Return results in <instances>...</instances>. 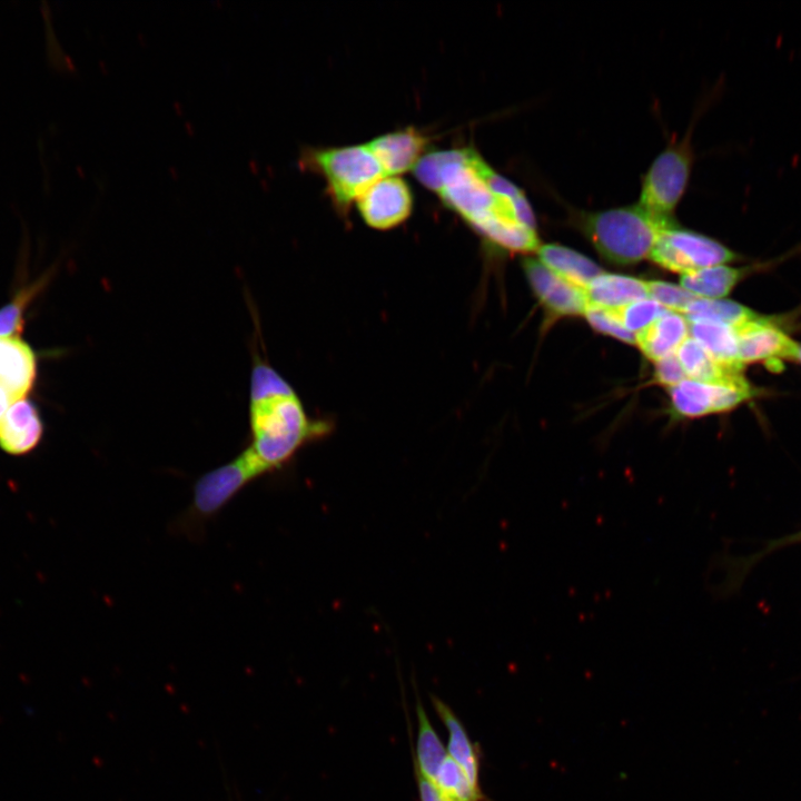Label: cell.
I'll return each mask as SVG.
<instances>
[{"label": "cell", "mask_w": 801, "mask_h": 801, "mask_svg": "<svg viewBox=\"0 0 801 801\" xmlns=\"http://www.w3.org/2000/svg\"><path fill=\"white\" fill-rule=\"evenodd\" d=\"M491 166L471 148L424 155L414 168L417 179L474 230L502 249L536 251V222L525 194L497 192L490 182Z\"/></svg>", "instance_id": "obj_1"}, {"label": "cell", "mask_w": 801, "mask_h": 801, "mask_svg": "<svg viewBox=\"0 0 801 801\" xmlns=\"http://www.w3.org/2000/svg\"><path fill=\"white\" fill-rule=\"evenodd\" d=\"M249 443L244 448L261 473L283 468L307 443L328 432L312 421L290 384L265 359L251 352L249 382Z\"/></svg>", "instance_id": "obj_2"}, {"label": "cell", "mask_w": 801, "mask_h": 801, "mask_svg": "<svg viewBox=\"0 0 801 801\" xmlns=\"http://www.w3.org/2000/svg\"><path fill=\"white\" fill-rule=\"evenodd\" d=\"M573 222L603 259L619 266L649 258L660 233L676 224L655 219L637 204L577 211Z\"/></svg>", "instance_id": "obj_3"}, {"label": "cell", "mask_w": 801, "mask_h": 801, "mask_svg": "<svg viewBox=\"0 0 801 801\" xmlns=\"http://www.w3.org/2000/svg\"><path fill=\"white\" fill-rule=\"evenodd\" d=\"M263 476L243 449L234 459L202 474L194 484L189 506L174 521L171 531L191 541L204 537L205 527L248 484Z\"/></svg>", "instance_id": "obj_4"}, {"label": "cell", "mask_w": 801, "mask_h": 801, "mask_svg": "<svg viewBox=\"0 0 801 801\" xmlns=\"http://www.w3.org/2000/svg\"><path fill=\"white\" fill-rule=\"evenodd\" d=\"M299 162L317 170L326 180L328 194L345 212L372 185L385 175L368 145L303 150Z\"/></svg>", "instance_id": "obj_5"}, {"label": "cell", "mask_w": 801, "mask_h": 801, "mask_svg": "<svg viewBox=\"0 0 801 801\" xmlns=\"http://www.w3.org/2000/svg\"><path fill=\"white\" fill-rule=\"evenodd\" d=\"M690 137L666 146L642 179L637 205L657 220H675L674 211L686 190L693 164Z\"/></svg>", "instance_id": "obj_6"}, {"label": "cell", "mask_w": 801, "mask_h": 801, "mask_svg": "<svg viewBox=\"0 0 801 801\" xmlns=\"http://www.w3.org/2000/svg\"><path fill=\"white\" fill-rule=\"evenodd\" d=\"M649 258L660 267L682 275L725 265L735 260L736 255L718 240L674 224L660 233Z\"/></svg>", "instance_id": "obj_7"}, {"label": "cell", "mask_w": 801, "mask_h": 801, "mask_svg": "<svg viewBox=\"0 0 801 801\" xmlns=\"http://www.w3.org/2000/svg\"><path fill=\"white\" fill-rule=\"evenodd\" d=\"M673 411L694 418L733 409L754 395L748 382L740 384L704 383L685 378L669 388Z\"/></svg>", "instance_id": "obj_8"}, {"label": "cell", "mask_w": 801, "mask_h": 801, "mask_svg": "<svg viewBox=\"0 0 801 801\" xmlns=\"http://www.w3.org/2000/svg\"><path fill=\"white\" fill-rule=\"evenodd\" d=\"M363 220L372 228L387 230L405 221L413 208V195L398 176H384L357 200Z\"/></svg>", "instance_id": "obj_9"}, {"label": "cell", "mask_w": 801, "mask_h": 801, "mask_svg": "<svg viewBox=\"0 0 801 801\" xmlns=\"http://www.w3.org/2000/svg\"><path fill=\"white\" fill-rule=\"evenodd\" d=\"M523 268L544 308L555 316L584 315L589 308L585 290L566 281L538 259L526 257Z\"/></svg>", "instance_id": "obj_10"}, {"label": "cell", "mask_w": 801, "mask_h": 801, "mask_svg": "<svg viewBox=\"0 0 801 801\" xmlns=\"http://www.w3.org/2000/svg\"><path fill=\"white\" fill-rule=\"evenodd\" d=\"M738 337V356L741 364L790 360L795 344L771 320L756 316L734 328Z\"/></svg>", "instance_id": "obj_11"}, {"label": "cell", "mask_w": 801, "mask_h": 801, "mask_svg": "<svg viewBox=\"0 0 801 801\" xmlns=\"http://www.w3.org/2000/svg\"><path fill=\"white\" fill-rule=\"evenodd\" d=\"M428 144V138L414 128L382 135L367 145L386 176L414 169Z\"/></svg>", "instance_id": "obj_12"}, {"label": "cell", "mask_w": 801, "mask_h": 801, "mask_svg": "<svg viewBox=\"0 0 801 801\" xmlns=\"http://www.w3.org/2000/svg\"><path fill=\"white\" fill-rule=\"evenodd\" d=\"M43 425L28 399L13 402L0 419V448L11 455L31 452L40 442Z\"/></svg>", "instance_id": "obj_13"}, {"label": "cell", "mask_w": 801, "mask_h": 801, "mask_svg": "<svg viewBox=\"0 0 801 801\" xmlns=\"http://www.w3.org/2000/svg\"><path fill=\"white\" fill-rule=\"evenodd\" d=\"M36 378V356L18 337L0 338V384L13 400L24 398Z\"/></svg>", "instance_id": "obj_14"}, {"label": "cell", "mask_w": 801, "mask_h": 801, "mask_svg": "<svg viewBox=\"0 0 801 801\" xmlns=\"http://www.w3.org/2000/svg\"><path fill=\"white\" fill-rule=\"evenodd\" d=\"M635 336L641 352L657 362L675 354L690 336L689 322L685 316L668 310Z\"/></svg>", "instance_id": "obj_15"}, {"label": "cell", "mask_w": 801, "mask_h": 801, "mask_svg": "<svg viewBox=\"0 0 801 801\" xmlns=\"http://www.w3.org/2000/svg\"><path fill=\"white\" fill-rule=\"evenodd\" d=\"M589 307L614 309L649 298L647 281L639 278L602 273L585 289Z\"/></svg>", "instance_id": "obj_16"}, {"label": "cell", "mask_w": 801, "mask_h": 801, "mask_svg": "<svg viewBox=\"0 0 801 801\" xmlns=\"http://www.w3.org/2000/svg\"><path fill=\"white\" fill-rule=\"evenodd\" d=\"M686 378L704 383H745L742 369L715 360L694 338L689 336L675 353Z\"/></svg>", "instance_id": "obj_17"}, {"label": "cell", "mask_w": 801, "mask_h": 801, "mask_svg": "<svg viewBox=\"0 0 801 801\" xmlns=\"http://www.w3.org/2000/svg\"><path fill=\"white\" fill-rule=\"evenodd\" d=\"M538 260L553 273L585 290L602 269L586 256L557 244L541 245Z\"/></svg>", "instance_id": "obj_18"}, {"label": "cell", "mask_w": 801, "mask_h": 801, "mask_svg": "<svg viewBox=\"0 0 801 801\" xmlns=\"http://www.w3.org/2000/svg\"><path fill=\"white\" fill-rule=\"evenodd\" d=\"M688 322L690 336L715 360L730 367L743 368L744 365L738 356V337L733 327L710 320Z\"/></svg>", "instance_id": "obj_19"}, {"label": "cell", "mask_w": 801, "mask_h": 801, "mask_svg": "<svg viewBox=\"0 0 801 801\" xmlns=\"http://www.w3.org/2000/svg\"><path fill=\"white\" fill-rule=\"evenodd\" d=\"M432 701L441 720L448 729L447 754L462 768L471 785L476 790H481L478 785L477 754L464 726L444 702L435 696L432 698Z\"/></svg>", "instance_id": "obj_20"}, {"label": "cell", "mask_w": 801, "mask_h": 801, "mask_svg": "<svg viewBox=\"0 0 801 801\" xmlns=\"http://www.w3.org/2000/svg\"><path fill=\"white\" fill-rule=\"evenodd\" d=\"M742 269L726 265L700 268L681 275V287L696 297L723 298L738 284Z\"/></svg>", "instance_id": "obj_21"}, {"label": "cell", "mask_w": 801, "mask_h": 801, "mask_svg": "<svg viewBox=\"0 0 801 801\" xmlns=\"http://www.w3.org/2000/svg\"><path fill=\"white\" fill-rule=\"evenodd\" d=\"M684 316L688 320H710L736 328L759 315L733 300L696 297Z\"/></svg>", "instance_id": "obj_22"}, {"label": "cell", "mask_w": 801, "mask_h": 801, "mask_svg": "<svg viewBox=\"0 0 801 801\" xmlns=\"http://www.w3.org/2000/svg\"><path fill=\"white\" fill-rule=\"evenodd\" d=\"M416 712L418 720L417 772L434 781L439 767L448 755L447 750L431 724L421 702L416 704Z\"/></svg>", "instance_id": "obj_23"}, {"label": "cell", "mask_w": 801, "mask_h": 801, "mask_svg": "<svg viewBox=\"0 0 801 801\" xmlns=\"http://www.w3.org/2000/svg\"><path fill=\"white\" fill-rule=\"evenodd\" d=\"M434 784L448 801H481V790L474 789L462 768L447 755L439 767Z\"/></svg>", "instance_id": "obj_24"}, {"label": "cell", "mask_w": 801, "mask_h": 801, "mask_svg": "<svg viewBox=\"0 0 801 801\" xmlns=\"http://www.w3.org/2000/svg\"><path fill=\"white\" fill-rule=\"evenodd\" d=\"M606 310H609L622 327L634 335L650 326L668 312V309L651 298L636 300L625 306Z\"/></svg>", "instance_id": "obj_25"}, {"label": "cell", "mask_w": 801, "mask_h": 801, "mask_svg": "<svg viewBox=\"0 0 801 801\" xmlns=\"http://www.w3.org/2000/svg\"><path fill=\"white\" fill-rule=\"evenodd\" d=\"M40 285L22 289L9 304L0 309V338L16 337L23 324V313Z\"/></svg>", "instance_id": "obj_26"}, {"label": "cell", "mask_w": 801, "mask_h": 801, "mask_svg": "<svg viewBox=\"0 0 801 801\" xmlns=\"http://www.w3.org/2000/svg\"><path fill=\"white\" fill-rule=\"evenodd\" d=\"M649 298L670 312L685 313L688 306L696 298L681 286L661 280H646Z\"/></svg>", "instance_id": "obj_27"}, {"label": "cell", "mask_w": 801, "mask_h": 801, "mask_svg": "<svg viewBox=\"0 0 801 801\" xmlns=\"http://www.w3.org/2000/svg\"><path fill=\"white\" fill-rule=\"evenodd\" d=\"M589 324L599 333L609 335L621 342L636 345V336L624 327L609 313L597 307H589L584 314Z\"/></svg>", "instance_id": "obj_28"}, {"label": "cell", "mask_w": 801, "mask_h": 801, "mask_svg": "<svg viewBox=\"0 0 801 801\" xmlns=\"http://www.w3.org/2000/svg\"><path fill=\"white\" fill-rule=\"evenodd\" d=\"M654 378L656 383L675 386L686 378L685 373L675 354L655 362Z\"/></svg>", "instance_id": "obj_29"}, {"label": "cell", "mask_w": 801, "mask_h": 801, "mask_svg": "<svg viewBox=\"0 0 801 801\" xmlns=\"http://www.w3.org/2000/svg\"><path fill=\"white\" fill-rule=\"evenodd\" d=\"M795 543H801V531L798 533H794L792 535H788L778 540H774L765 545V547L760 551V553L752 556L751 561L745 562V565L748 563H754L756 560L762 558L770 552H774L779 548L785 547L787 545H792Z\"/></svg>", "instance_id": "obj_30"}, {"label": "cell", "mask_w": 801, "mask_h": 801, "mask_svg": "<svg viewBox=\"0 0 801 801\" xmlns=\"http://www.w3.org/2000/svg\"><path fill=\"white\" fill-rule=\"evenodd\" d=\"M421 801H448L433 781L417 772Z\"/></svg>", "instance_id": "obj_31"}, {"label": "cell", "mask_w": 801, "mask_h": 801, "mask_svg": "<svg viewBox=\"0 0 801 801\" xmlns=\"http://www.w3.org/2000/svg\"><path fill=\"white\" fill-rule=\"evenodd\" d=\"M13 402L10 393L0 384V419Z\"/></svg>", "instance_id": "obj_32"}, {"label": "cell", "mask_w": 801, "mask_h": 801, "mask_svg": "<svg viewBox=\"0 0 801 801\" xmlns=\"http://www.w3.org/2000/svg\"><path fill=\"white\" fill-rule=\"evenodd\" d=\"M790 360L801 364V343L795 342Z\"/></svg>", "instance_id": "obj_33"}]
</instances>
